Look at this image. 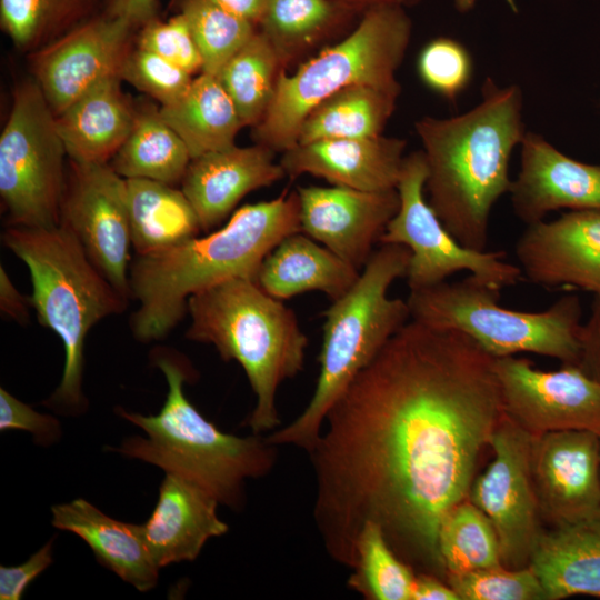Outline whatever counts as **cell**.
I'll list each match as a JSON object with an SVG mask.
<instances>
[{
	"mask_svg": "<svg viewBox=\"0 0 600 600\" xmlns=\"http://www.w3.org/2000/svg\"><path fill=\"white\" fill-rule=\"evenodd\" d=\"M341 8L353 12L362 11V13L371 8L387 4H401L403 6L410 0H332Z\"/></svg>",
	"mask_w": 600,
	"mask_h": 600,
	"instance_id": "cell-48",
	"label": "cell"
},
{
	"mask_svg": "<svg viewBox=\"0 0 600 600\" xmlns=\"http://www.w3.org/2000/svg\"><path fill=\"white\" fill-rule=\"evenodd\" d=\"M60 224L79 240L108 281L129 298L132 246L126 179L108 163L71 161Z\"/></svg>",
	"mask_w": 600,
	"mask_h": 600,
	"instance_id": "cell-13",
	"label": "cell"
},
{
	"mask_svg": "<svg viewBox=\"0 0 600 600\" xmlns=\"http://www.w3.org/2000/svg\"><path fill=\"white\" fill-rule=\"evenodd\" d=\"M399 94L400 89L367 83L347 87L308 113L299 129L297 143L381 136Z\"/></svg>",
	"mask_w": 600,
	"mask_h": 600,
	"instance_id": "cell-29",
	"label": "cell"
},
{
	"mask_svg": "<svg viewBox=\"0 0 600 600\" xmlns=\"http://www.w3.org/2000/svg\"><path fill=\"white\" fill-rule=\"evenodd\" d=\"M574 366L600 382V293L593 294L590 314L581 324L579 354Z\"/></svg>",
	"mask_w": 600,
	"mask_h": 600,
	"instance_id": "cell-43",
	"label": "cell"
},
{
	"mask_svg": "<svg viewBox=\"0 0 600 600\" xmlns=\"http://www.w3.org/2000/svg\"><path fill=\"white\" fill-rule=\"evenodd\" d=\"M472 69V59L467 48L448 37L429 41L418 58L421 80L449 100H454L468 87Z\"/></svg>",
	"mask_w": 600,
	"mask_h": 600,
	"instance_id": "cell-38",
	"label": "cell"
},
{
	"mask_svg": "<svg viewBox=\"0 0 600 600\" xmlns=\"http://www.w3.org/2000/svg\"><path fill=\"white\" fill-rule=\"evenodd\" d=\"M2 240L29 269L38 321L62 341L64 367L49 403L74 409L83 403L82 376L88 332L127 306L96 267L77 237L64 226L13 227Z\"/></svg>",
	"mask_w": 600,
	"mask_h": 600,
	"instance_id": "cell-7",
	"label": "cell"
},
{
	"mask_svg": "<svg viewBox=\"0 0 600 600\" xmlns=\"http://www.w3.org/2000/svg\"><path fill=\"white\" fill-rule=\"evenodd\" d=\"M301 232L362 270L399 208L397 189L299 187Z\"/></svg>",
	"mask_w": 600,
	"mask_h": 600,
	"instance_id": "cell-17",
	"label": "cell"
},
{
	"mask_svg": "<svg viewBox=\"0 0 600 600\" xmlns=\"http://www.w3.org/2000/svg\"><path fill=\"white\" fill-rule=\"evenodd\" d=\"M504 413L493 357L459 331L408 321L338 398L308 452L326 553L351 570L374 522L417 572L446 580L441 522L468 498Z\"/></svg>",
	"mask_w": 600,
	"mask_h": 600,
	"instance_id": "cell-1",
	"label": "cell"
},
{
	"mask_svg": "<svg viewBox=\"0 0 600 600\" xmlns=\"http://www.w3.org/2000/svg\"><path fill=\"white\" fill-rule=\"evenodd\" d=\"M219 504L193 482L166 472L157 504L142 523L147 547L159 569L193 561L208 540L228 532V524L218 516Z\"/></svg>",
	"mask_w": 600,
	"mask_h": 600,
	"instance_id": "cell-22",
	"label": "cell"
},
{
	"mask_svg": "<svg viewBox=\"0 0 600 600\" xmlns=\"http://www.w3.org/2000/svg\"><path fill=\"white\" fill-rule=\"evenodd\" d=\"M529 566L540 579L547 600L600 598V517L543 528Z\"/></svg>",
	"mask_w": 600,
	"mask_h": 600,
	"instance_id": "cell-26",
	"label": "cell"
},
{
	"mask_svg": "<svg viewBox=\"0 0 600 600\" xmlns=\"http://www.w3.org/2000/svg\"><path fill=\"white\" fill-rule=\"evenodd\" d=\"M482 99L450 118L423 117L414 127L422 143L428 202L464 247L487 250L490 216L509 193V162L524 134L523 93L487 77Z\"/></svg>",
	"mask_w": 600,
	"mask_h": 600,
	"instance_id": "cell-2",
	"label": "cell"
},
{
	"mask_svg": "<svg viewBox=\"0 0 600 600\" xmlns=\"http://www.w3.org/2000/svg\"><path fill=\"white\" fill-rule=\"evenodd\" d=\"M301 231L297 192L246 204L220 229L130 264V294L139 302L131 327L137 339L164 338L188 312L191 296L224 281H256L264 258L287 236Z\"/></svg>",
	"mask_w": 600,
	"mask_h": 600,
	"instance_id": "cell-3",
	"label": "cell"
},
{
	"mask_svg": "<svg viewBox=\"0 0 600 600\" xmlns=\"http://www.w3.org/2000/svg\"><path fill=\"white\" fill-rule=\"evenodd\" d=\"M137 27L103 12L30 53L31 71L57 116L100 81L119 77Z\"/></svg>",
	"mask_w": 600,
	"mask_h": 600,
	"instance_id": "cell-15",
	"label": "cell"
},
{
	"mask_svg": "<svg viewBox=\"0 0 600 600\" xmlns=\"http://www.w3.org/2000/svg\"><path fill=\"white\" fill-rule=\"evenodd\" d=\"M154 362L168 383L166 401L157 414L119 409V414L141 428L147 438H128L112 450L181 476L220 504L239 509L246 481L272 471L278 447L264 434L238 437L221 431L186 397L188 371L180 359L158 353Z\"/></svg>",
	"mask_w": 600,
	"mask_h": 600,
	"instance_id": "cell-4",
	"label": "cell"
},
{
	"mask_svg": "<svg viewBox=\"0 0 600 600\" xmlns=\"http://www.w3.org/2000/svg\"><path fill=\"white\" fill-rule=\"evenodd\" d=\"M66 156L56 114L37 81L18 83L0 136V196L10 226L60 224Z\"/></svg>",
	"mask_w": 600,
	"mask_h": 600,
	"instance_id": "cell-10",
	"label": "cell"
},
{
	"mask_svg": "<svg viewBox=\"0 0 600 600\" xmlns=\"http://www.w3.org/2000/svg\"><path fill=\"white\" fill-rule=\"evenodd\" d=\"M52 562V541L47 542L27 561L0 567V599L20 600L28 586Z\"/></svg>",
	"mask_w": 600,
	"mask_h": 600,
	"instance_id": "cell-42",
	"label": "cell"
},
{
	"mask_svg": "<svg viewBox=\"0 0 600 600\" xmlns=\"http://www.w3.org/2000/svg\"><path fill=\"white\" fill-rule=\"evenodd\" d=\"M132 247L137 256L161 251L201 231L182 190L149 179H126Z\"/></svg>",
	"mask_w": 600,
	"mask_h": 600,
	"instance_id": "cell-28",
	"label": "cell"
},
{
	"mask_svg": "<svg viewBox=\"0 0 600 600\" xmlns=\"http://www.w3.org/2000/svg\"><path fill=\"white\" fill-rule=\"evenodd\" d=\"M360 272L299 231L287 236L264 258L256 282L279 300L320 291L336 301L353 287Z\"/></svg>",
	"mask_w": 600,
	"mask_h": 600,
	"instance_id": "cell-25",
	"label": "cell"
},
{
	"mask_svg": "<svg viewBox=\"0 0 600 600\" xmlns=\"http://www.w3.org/2000/svg\"><path fill=\"white\" fill-rule=\"evenodd\" d=\"M406 140L396 137L330 139L297 143L280 160L287 176L311 174L362 191L397 189Z\"/></svg>",
	"mask_w": 600,
	"mask_h": 600,
	"instance_id": "cell-20",
	"label": "cell"
},
{
	"mask_svg": "<svg viewBox=\"0 0 600 600\" xmlns=\"http://www.w3.org/2000/svg\"><path fill=\"white\" fill-rule=\"evenodd\" d=\"M190 152L164 121L158 108H138L129 136L113 156L111 167L124 179H149L173 186L182 181Z\"/></svg>",
	"mask_w": 600,
	"mask_h": 600,
	"instance_id": "cell-30",
	"label": "cell"
},
{
	"mask_svg": "<svg viewBox=\"0 0 600 600\" xmlns=\"http://www.w3.org/2000/svg\"><path fill=\"white\" fill-rule=\"evenodd\" d=\"M446 581L459 600H547L544 588L530 566L511 569L501 564L450 573Z\"/></svg>",
	"mask_w": 600,
	"mask_h": 600,
	"instance_id": "cell-37",
	"label": "cell"
},
{
	"mask_svg": "<svg viewBox=\"0 0 600 600\" xmlns=\"http://www.w3.org/2000/svg\"><path fill=\"white\" fill-rule=\"evenodd\" d=\"M229 12L260 24L271 0H213Z\"/></svg>",
	"mask_w": 600,
	"mask_h": 600,
	"instance_id": "cell-47",
	"label": "cell"
},
{
	"mask_svg": "<svg viewBox=\"0 0 600 600\" xmlns=\"http://www.w3.org/2000/svg\"><path fill=\"white\" fill-rule=\"evenodd\" d=\"M284 176L268 147L233 146L191 159L181 190L197 213L201 231H208L249 192L271 186Z\"/></svg>",
	"mask_w": 600,
	"mask_h": 600,
	"instance_id": "cell-21",
	"label": "cell"
},
{
	"mask_svg": "<svg viewBox=\"0 0 600 600\" xmlns=\"http://www.w3.org/2000/svg\"><path fill=\"white\" fill-rule=\"evenodd\" d=\"M530 468L540 517L550 527L600 517V436L588 430L533 436Z\"/></svg>",
	"mask_w": 600,
	"mask_h": 600,
	"instance_id": "cell-16",
	"label": "cell"
},
{
	"mask_svg": "<svg viewBox=\"0 0 600 600\" xmlns=\"http://www.w3.org/2000/svg\"><path fill=\"white\" fill-rule=\"evenodd\" d=\"M52 526L81 538L97 560L140 591L158 582L159 568L147 547L142 524L116 520L79 498L51 508Z\"/></svg>",
	"mask_w": 600,
	"mask_h": 600,
	"instance_id": "cell-24",
	"label": "cell"
},
{
	"mask_svg": "<svg viewBox=\"0 0 600 600\" xmlns=\"http://www.w3.org/2000/svg\"><path fill=\"white\" fill-rule=\"evenodd\" d=\"M281 51L262 31L240 48L217 74L244 126L256 127L266 114L280 74Z\"/></svg>",
	"mask_w": 600,
	"mask_h": 600,
	"instance_id": "cell-31",
	"label": "cell"
},
{
	"mask_svg": "<svg viewBox=\"0 0 600 600\" xmlns=\"http://www.w3.org/2000/svg\"><path fill=\"white\" fill-rule=\"evenodd\" d=\"M26 430L34 434L39 442H51L60 433V424L49 414L37 412L28 404L0 389V430Z\"/></svg>",
	"mask_w": 600,
	"mask_h": 600,
	"instance_id": "cell-41",
	"label": "cell"
},
{
	"mask_svg": "<svg viewBox=\"0 0 600 600\" xmlns=\"http://www.w3.org/2000/svg\"><path fill=\"white\" fill-rule=\"evenodd\" d=\"M412 22L403 6L387 4L362 13L354 29L336 44L287 74L280 71L271 103L254 137L282 151L297 144L308 113L331 94L367 83L400 89L396 73L408 49Z\"/></svg>",
	"mask_w": 600,
	"mask_h": 600,
	"instance_id": "cell-8",
	"label": "cell"
},
{
	"mask_svg": "<svg viewBox=\"0 0 600 600\" xmlns=\"http://www.w3.org/2000/svg\"><path fill=\"white\" fill-rule=\"evenodd\" d=\"M348 587L368 600H412L417 571L392 549L377 523L367 522L356 544Z\"/></svg>",
	"mask_w": 600,
	"mask_h": 600,
	"instance_id": "cell-33",
	"label": "cell"
},
{
	"mask_svg": "<svg viewBox=\"0 0 600 600\" xmlns=\"http://www.w3.org/2000/svg\"><path fill=\"white\" fill-rule=\"evenodd\" d=\"M520 169L509 190L513 213L527 226L549 212L600 210V164L576 160L541 134L527 131Z\"/></svg>",
	"mask_w": 600,
	"mask_h": 600,
	"instance_id": "cell-19",
	"label": "cell"
},
{
	"mask_svg": "<svg viewBox=\"0 0 600 600\" xmlns=\"http://www.w3.org/2000/svg\"><path fill=\"white\" fill-rule=\"evenodd\" d=\"M121 79L107 78L56 116L67 157L76 163H108L133 128L138 108Z\"/></svg>",
	"mask_w": 600,
	"mask_h": 600,
	"instance_id": "cell-23",
	"label": "cell"
},
{
	"mask_svg": "<svg viewBox=\"0 0 600 600\" xmlns=\"http://www.w3.org/2000/svg\"><path fill=\"white\" fill-rule=\"evenodd\" d=\"M412 600H459L447 581L437 576L417 572Z\"/></svg>",
	"mask_w": 600,
	"mask_h": 600,
	"instance_id": "cell-46",
	"label": "cell"
},
{
	"mask_svg": "<svg viewBox=\"0 0 600 600\" xmlns=\"http://www.w3.org/2000/svg\"><path fill=\"white\" fill-rule=\"evenodd\" d=\"M119 78L152 97L161 106L179 99L193 80L192 74L184 69L140 48L128 52Z\"/></svg>",
	"mask_w": 600,
	"mask_h": 600,
	"instance_id": "cell-39",
	"label": "cell"
},
{
	"mask_svg": "<svg viewBox=\"0 0 600 600\" xmlns=\"http://www.w3.org/2000/svg\"><path fill=\"white\" fill-rule=\"evenodd\" d=\"M522 276L531 283L600 293V210L562 213L528 224L514 246Z\"/></svg>",
	"mask_w": 600,
	"mask_h": 600,
	"instance_id": "cell-18",
	"label": "cell"
},
{
	"mask_svg": "<svg viewBox=\"0 0 600 600\" xmlns=\"http://www.w3.org/2000/svg\"><path fill=\"white\" fill-rule=\"evenodd\" d=\"M427 177L422 150L404 157L397 184L399 208L379 243L410 250L406 276L410 291L439 284L459 271L499 290L517 284L522 272L519 266L504 261V252L467 248L448 231L426 199Z\"/></svg>",
	"mask_w": 600,
	"mask_h": 600,
	"instance_id": "cell-11",
	"label": "cell"
},
{
	"mask_svg": "<svg viewBox=\"0 0 600 600\" xmlns=\"http://www.w3.org/2000/svg\"><path fill=\"white\" fill-rule=\"evenodd\" d=\"M438 544L446 578L450 573L502 564L499 539L491 521L468 498L442 520Z\"/></svg>",
	"mask_w": 600,
	"mask_h": 600,
	"instance_id": "cell-34",
	"label": "cell"
},
{
	"mask_svg": "<svg viewBox=\"0 0 600 600\" xmlns=\"http://www.w3.org/2000/svg\"><path fill=\"white\" fill-rule=\"evenodd\" d=\"M410 257L402 244H379L353 287L323 312L314 391L296 419L267 434L272 444L311 451L338 398L411 319L407 300L388 296L390 286L406 278Z\"/></svg>",
	"mask_w": 600,
	"mask_h": 600,
	"instance_id": "cell-5",
	"label": "cell"
},
{
	"mask_svg": "<svg viewBox=\"0 0 600 600\" xmlns=\"http://www.w3.org/2000/svg\"><path fill=\"white\" fill-rule=\"evenodd\" d=\"M348 12L332 0H271L261 31L281 51L318 37Z\"/></svg>",
	"mask_w": 600,
	"mask_h": 600,
	"instance_id": "cell-36",
	"label": "cell"
},
{
	"mask_svg": "<svg viewBox=\"0 0 600 600\" xmlns=\"http://www.w3.org/2000/svg\"><path fill=\"white\" fill-rule=\"evenodd\" d=\"M159 111L186 143L191 159L236 146L234 139L244 127L217 76L204 72Z\"/></svg>",
	"mask_w": 600,
	"mask_h": 600,
	"instance_id": "cell-27",
	"label": "cell"
},
{
	"mask_svg": "<svg viewBox=\"0 0 600 600\" xmlns=\"http://www.w3.org/2000/svg\"><path fill=\"white\" fill-rule=\"evenodd\" d=\"M478 0H453L454 8L459 13H466L472 10Z\"/></svg>",
	"mask_w": 600,
	"mask_h": 600,
	"instance_id": "cell-49",
	"label": "cell"
},
{
	"mask_svg": "<svg viewBox=\"0 0 600 600\" xmlns=\"http://www.w3.org/2000/svg\"><path fill=\"white\" fill-rule=\"evenodd\" d=\"M159 0H104L102 12L124 18L137 28L157 16Z\"/></svg>",
	"mask_w": 600,
	"mask_h": 600,
	"instance_id": "cell-44",
	"label": "cell"
},
{
	"mask_svg": "<svg viewBox=\"0 0 600 600\" xmlns=\"http://www.w3.org/2000/svg\"><path fill=\"white\" fill-rule=\"evenodd\" d=\"M28 304L30 299H26L16 288L9 278L3 266L0 267V309L1 312L19 322L28 319Z\"/></svg>",
	"mask_w": 600,
	"mask_h": 600,
	"instance_id": "cell-45",
	"label": "cell"
},
{
	"mask_svg": "<svg viewBox=\"0 0 600 600\" xmlns=\"http://www.w3.org/2000/svg\"><path fill=\"white\" fill-rule=\"evenodd\" d=\"M104 0H0V27L33 52L102 12Z\"/></svg>",
	"mask_w": 600,
	"mask_h": 600,
	"instance_id": "cell-32",
	"label": "cell"
},
{
	"mask_svg": "<svg viewBox=\"0 0 600 600\" xmlns=\"http://www.w3.org/2000/svg\"><path fill=\"white\" fill-rule=\"evenodd\" d=\"M532 434L503 414L490 441L493 459L474 477L468 499L491 521L502 564L528 567L543 530L530 468Z\"/></svg>",
	"mask_w": 600,
	"mask_h": 600,
	"instance_id": "cell-12",
	"label": "cell"
},
{
	"mask_svg": "<svg viewBox=\"0 0 600 600\" xmlns=\"http://www.w3.org/2000/svg\"><path fill=\"white\" fill-rule=\"evenodd\" d=\"M500 291L469 274L458 281L411 290V320L459 331L493 358L536 353L576 364L582 307L577 294H566L542 311L502 307Z\"/></svg>",
	"mask_w": 600,
	"mask_h": 600,
	"instance_id": "cell-9",
	"label": "cell"
},
{
	"mask_svg": "<svg viewBox=\"0 0 600 600\" xmlns=\"http://www.w3.org/2000/svg\"><path fill=\"white\" fill-rule=\"evenodd\" d=\"M137 30V48L151 51L191 74L202 70L199 49L181 12L168 20L154 16Z\"/></svg>",
	"mask_w": 600,
	"mask_h": 600,
	"instance_id": "cell-40",
	"label": "cell"
},
{
	"mask_svg": "<svg viewBox=\"0 0 600 600\" xmlns=\"http://www.w3.org/2000/svg\"><path fill=\"white\" fill-rule=\"evenodd\" d=\"M186 337L212 344L224 361H237L256 396L246 424L252 433L278 429V388L304 364L308 338L294 312L250 279H231L191 296Z\"/></svg>",
	"mask_w": 600,
	"mask_h": 600,
	"instance_id": "cell-6",
	"label": "cell"
},
{
	"mask_svg": "<svg viewBox=\"0 0 600 600\" xmlns=\"http://www.w3.org/2000/svg\"><path fill=\"white\" fill-rule=\"evenodd\" d=\"M506 413L531 434L588 430L600 436V382L574 364L537 369L527 358H494Z\"/></svg>",
	"mask_w": 600,
	"mask_h": 600,
	"instance_id": "cell-14",
	"label": "cell"
},
{
	"mask_svg": "<svg viewBox=\"0 0 600 600\" xmlns=\"http://www.w3.org/2000/svg\"><path fill=\"white\" fill-rule=\"evenodd\" d=\"M202 59L201 72L217 76L227 61L256 33L254 24L213 0H179Z\"/></svg>",
	"mask_w": 600,
	"mask_h": 600,
	"instance_id": "cell-35",
	"label": "cell"
}]
</instances>
